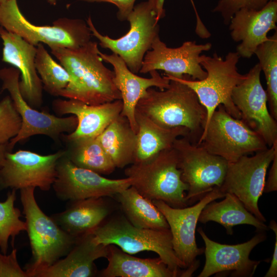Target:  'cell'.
I'll list each match as a JSON object with an SVG mask.
<instances>
[{
    "mask_svg": "<svg viewBox=\"0 0 277 277\" xmlns=\"http://www.w3.org/2000/svg\"><path fill=\"white\" fill-rule=\"evenodd\" d=\"M135 112L164 128L185 127L188 138L197 144L206 121L207 112L194 91L186 85L170 80L169 87L157 90L148 88L138 101Z\"/></svg>",
    "mask_w": 277,
    "mask_h": 277,
    "instance_id": "cell-2",
    "label": "cell"
},
{
    "mask_svg": "<svg viewBox=\"0 0 277 277\" xmlns=\"http://www.w3.org/2000/svg\"><path fill=\"white\" fill-rule=\"evenodd\" d=\"M270 0H220L213 12L219 13L223 18L224 23L228 25L234 14L239 10H260L264 7Z\"/></svg>",
    "mask_w": 277,
    "mask_h": 277,
    "instance_id": "cell-35",
    "label": "cell"
},
{
    "mask_svg": "<svg viewBox=\"0 0 277 277\" xmlns=\"http://www.w3.org/2000/svg\"><path fill=\"white\" fill-rule=\"evenodd\" d=\"M81 1L94 3V2H106L114 4L117 8V18L124 21L126 20L128 15L132 11L134 3L136 0H80Z\"/></svg>",
    "mask_w": 277,
    "mask_h": 277,
    "instance_id": "cell-38",
    "label": "cell"
},
{
    "mask_svg": "<svg viewBox=\"0 0 277 277\" xmlns=\"http://www.w3.org/2000/svg\"><path fill=\"white\" fill-rule=\"evenodd\" d=\"M115 196L126 218L133 226L156 230L169 229L165 216L152 201L141 195L133 187L130 186Z\"/></svg>",
    "mask_w": 277,
    "mask_h": 277,
    "instance_id": "cell-29",
    "label": "cell"
},
{
    "mask_svg": "<svg viewBox=\"0 0 277 277\" xmlns=\"http://www.w3.org/2000/svg\"><path fill=\"white\" fill-rule=\"evenodd\" d=\"M240 56L236 52H229L224 59L215 52L212 56L203 55L201 65L206 71V77L194 80L187 75L176 78L165 75L168 80H174L190 87L196 93L200 102L207 112L204 129L208 125L213 112L220 105L232 117L241 119V113L232 100V93L236 86L246 78L236 67Z\"/></svg>",
    "mask_w": 277,
    "mask_h": 277,
    "instance_id": "cell-5",
    "label": "cell"
},
{
    "mask_svg": "<svg viewBox=\"0 0 277 277\" xmlns=\"http://www.w3.org/2000/svg\"><path fill=\"white\" fill-rule=\"evenodd\" d=\"M7 0H0V4L5 2Z\"/></svg>",
    "mask_w": 277,
    "mask_h": 277,
    "instance_id": "cell-43",
    "label": "cell"
},
{
    "mask_svg": "<svg viewBox=\"0 0 277 277\" xmlns=\"http://www.w3.org/2000/svg\"><path fill=\"white\" fill-rule=\"evenodd\" d=\"M50 50L71 77L60 96L90 105L121 100V93L114 83V71L103 64L96 42L90 41L77 48Z\"/></svg>",
    "mask_w": 277,
    "mask_h": 277,
    "instance_id": "cell-1",
    "label": "cell"
},
{
    "mask_svg": "<svg viewBox=\"0 0 277 277\" xmlns=\"http://www.w3.org/2000/svg\"><path fill=\"white\" fill-rule=\"evenodd\" d=\"M277 1L270 0L260 10L243 8L236 12L229 24L233 41L240 57L250 58L256 48L268 39V32L276 30Z\"/></svg>",
    "mask_w": 277,
    "mask_h": 277,
    "instance_id": "cell-20",
    "label": "cell"
},
{
    "mask_svg": "<svg viewBox=\"0 0 277 277\" xmlns=\"http://www.w3.org/2000/svg\"><path fill=\"white\" fill-rule=\"evenodd\" d=\"M133 187L143 196L160 200L174 208H184L188 185L181 178L174 149L164 150L149 159L133 163L125 170Z\"/></svg>",
    "mask_w": 277,
    "mask_h": 277,
    "instance_id": "cell-4",
    "label": "cell"
},
{
    "mask_svg": "<svg viewBox=\"0 0 277 277\" xmlns=\"http://www.w3.org/2000/svg\"><path fill=\"white\" fill-rule=\"evenodd\" d=\"M224 197L220 202L214 200L207 204L200 213L199 222L203 224L211 221L219 223L230 235L233 233V227L239 225H251L257 231L269 229L264 222L248 211L235 195L227 193Z\"/></svg>",
    "mask_w": 277,
    "mask_h": 277,
    "instance_id": "cell-27",
    "label": "cell"
},
{
    "mask_svg": "<svg viewBox=\"0 0 277 277\" xmlns=\"http://www.w3.org/2000/svg\"><path fill=\"white\" fill-rule=\"evenodd\" d=\"M50 5L55 6L57 4V2L60 0H45Z\"/></svg>",
    "mask_w": 277,
    "mask_h": 277,
    "instance_id": "cell-42",
    "label": "cell"
},
{
    "mask_svg": "<svg viewBox=\"0 0 277 277\" xmlns=\"http://www.w3.org/2000/svg\"><path fill=\"white\" fill-rule=\"evenodd\" d=\"M131 186V180L128 177L120 179L106 178L75 166L65 153L57 161L56 176L52 187L59 199L70 201L114 196Z\"/></svg>",
    "mask_w": 277,
    "mask_h": 277,
    "instance_id": "cell-15",
    "label": "cell"
},
{
    "mask_svg": "<svg viewBox=\"0 0 277 277\" xmlns=\"http://www.w3.org/2000/svg\"><path fill=\"white\" fill-rule=\"evenodd\" d=\"M8 152H10L9 149L8 143L0 144V167L4 162L6 153Z\"/></svg>",
    "mask_w": 277,
    "mask_h": 277,
    "instance_id": "cell-41",
    "label": "cell"
},
{
    "mask_svg": "<svg viewBox=\"0 0 277 277\" xmlns=\"http://www.w3.org/2000/svg\"><path fill=\"white\" fill-rule=\"evenodd\" d=\"M225 195L219 187H215L195 205L184 208H174L160 200L152 201L169 225L173 250L186 269H197L199 261L196 259L204 251V248L197 247L195 236L202 210L210 202L224 197Z\"/></svg>",
    "mask_w": 277,
    "mask_h": 277,
    "instance_id": "cell-14",
    "label": "cell"
},
{
    "mask_svg": "<svg viewBox=\"0 0 277 277\" xmlns=\"http://www.w3.org/2000/svg\"><path fill=\"white\" fill-rule=\"evenodd\" d=\"M108 261L107 267L101 271L102 277H176L177 274L170 269L159 257L142 259L132 256L118 246L108 245Z\"/></svg>",
    "mask_w": 277,
    "mask_h": 277,
    "instance_id": "cell-25",
    "label": "cell"
},
{
    "mask_svg": "<svg viewBox=\"0 0 277 277\" xmlns=\"http://www.w3.org/2000/svg\"><path fill=\"white\" fill-rule=\"evenodd\" d=\"M65 153V150L48 155L25 150L8 152L0 167V190L38 187L49 190L56 176L57 161Z\"/></svg>",
    "mask_w": 277,
    "mask_h": 277,
    "instance_id": "cell-13",
    "label": "cell"
},
{
    "mask_svg": "<svg viewBox=\"0 0 277 277\" xmlns=\"http://www.w3.org/2000/svg\"><path fill=\"white\" fill-rule=\"evenodd\" d=\"M277 152V142L251 156L244 155L229 163L220 190L235 195L246 209L263 222L266 220L260 211L258 202L263 193L268 168Z\"/></svg>",
    "mask_w": 277,
    "mask_h": 277,
    "instance_id": "cell-11",
    "label": "cell"
},
{
    "mask_svg": "<svg viewBox=\"0 0 277 277\" xmlns=\"http://www.w3.org/2000/svg\"><path fill=\"white\" fill-rule=\"evenodd\" d=\"M104 197L70 201L63 212L51 217L65 232L78 238L91 232L106 219L110 208Z\"/></svg>",
    "mask_w": 277,
    "mask_h": 277,
    "instance_id": "cell-24",
    "label": "cell"
},
{
    "mask_svg": "<svg viewBox=\"0 0 277 277\" xmlns=\"http://www.w3.org/2000/svg\"><path fill=\"white\" fill-rule=\"evenodd\" d=\"M135 116L137 130L133 163L145 161L164 150L171 148L179 137H189V131L185 127L164 128L138 112H135Z\"/></svg>",
    "mask_w": 277,
    "mask_h": 277,
    "instance_id": "cell-26",
    "label": "cell"
},
{
    "mask_svg": "<svg viewBox=\"0 0 277 277\" xmlns=\"http://www.w3.org/2000/svg\"><path fill=\"white\" fill-rule=\"evenodd\" d=\"M97 137L116 168H123L133 163L136 134L126 117L120 114Z\"/></svg>",
    "mask_w": 277,
    "mask_h": 277,
    "instance_id": "cell-28",
    "label": "cell"
},
{
    "mask_svg": "<svg viewBox=\"0 0 277 277\" xmlns=\"http://www.w3.org/2000/svg\"><path fill=\"white\" fill-rule=\"evenodd\" d=\"M261 68L256 64L233 89L232 101L241 120L263 137L268 147L277 142V123L267 107V95L261 83Z\"/></svg>",
    "mask_w": 277,
    "mask_h": 277,
    "instance_id": "cell-17",
    "label": "cell"
},
{
    "mask_svg": "<svg viewBox=\"0 0 277 277\" xmlns=\"http://www.w3.org/2000/svg\"><path fill=\"white\" fill-rule=\"evenodd\" d=\"M0 26L15 33L30 44H44L49 48H77L91 41L87 23L80 18H58L51 26L36 25L21 11L17 0L0 4Z\"/></svg>",
    "mask_w": 277,
    "mask_h": 277,
    "instance_id": "cell-6",
    "label": "cell"
},
{
    "mask_svg": "<svg viewBox=\"0 0 277 277\" xmlns=\"http://www.w3.org/2000/svg\"><path fill=\"white\" fill-rule=\"evenodd\" d=\"M197 230L205 245V265L198 277H209L230 271L232 276H253L260 262L250 260L249 255L257 245L267 239L265 231H258L253 238L243 243L227 245L212 241L201 227Z\"/></svg>",
    "mask_w": 277,
    "mask_h": 277,
    "instance_id": "cell-18",
    "label": "cell"
},
{
    "mask_svg": "<svg viewBox=\"0 0 277 277\" xmlns=\"http://www.w3.org/2000/svg\"><path fill=\"white\" fill-rule=\"evenodd\" d=\"M196 145L228 163L268 147L257 131L232 117L222 105L213 112Z\"/></svg>",
    "mask_w": 277,
    "mask_h": 277,
    "instance_id": "cell-8",
    "label": "cell"
},
{
    "mask_svg": "<svg viewBox=\"0 0 277 277\" xmlns=\"http://www.w3.org/2000/svg\"><path fill=\"white\" fill-rule=\"evenodd\" d=\"M91 233L97 243L115 245L130 254L153 251L178 276H183L184 270L181 269L186 267L173 250L170 229L141 228L133 226L126 217L118 216L103 222Z\"/></svg>",
    "mask_w": 277,
    "mask_h": 277,
    "instance_id": "cell-7",
    "label": "cell"
},
{
    "mask_svg": "<svg viewBox=\"0 0 277 277\" xmlns=\"http://www.w3.org/2000/svg\"><path fill=\"white\" fill-rule=\"evenodd\" d=\"M16 191L12 189L8 193L6 200L0 202V249L3 254L7 253L9 238L13 244L16 236L26 230L25 222L20 219L21 212L14 206Z\"/></svg>",
    "mask_w": 277,
    "mask_h": 277,
    "instance_id": "cell-33",
    "label": "cell"
},
{
    "mask_svg": "<svg viewBox=\"0 0 277 277\" xmlns=\"http://www.w3.org/2000/svg\"><path fill=\"white\" fill-rule=\"evenodd\" d=\"M52 109L57 115H75L77 125L74 131L62 135L65 141L80 138L97 137L117 116L123 109L121 100L97 105H88L74 99L54 100Z\"/></svg>",
    "mask_w": 277,
    "mask_h": 277,
    "instance_id": "cell-21",
    "label": "cell"
},
{
    "mask_svg": "<svg viewBox=\"0 0 277 277\" xmlns=\"http://www.w3.org/2000/svg\"><path fill=\"white\" fill-rule=\"evenodd\" d=\"M126 20L130 24L128 32L116 39L99 32L90 16L86 22L92 36L99 41L100 46L121 57L130 70L136 74L140 72L145 55L159 35L160 26L147 1L134 6Z\"/></svg>",
    "mask_w": 277,
    "mask_h": 277,
    "instance_id": "cell-9",
    "label": "cell"
},
{
    "mask_svg": "<svg viewBox=\"0 0 277 277\" xmlns=\"http://www.w3.org/2000/svg\"><path fill=\"white\" fill-rule=\"evenodd\" d=\"M211 47L210 43L197 44L195 41H187L179 47L170 48L159 35L145 55L139 72L145 74L160 70L165 75L176 78L187 75L194 80H202L206 77L207 72L201 65V54Z\"/></svg>",
    "mask_w": 277,
    "mask_h": 277,
    "instance_id": "cell-16",
    "label": "cell"
},
{
    "mask_svg": "<svg viewBox=\"0 0 277 277\" xmlns=\"http://www.w3.org/2000/svg\"><path fill=\"white\" fill-rule=\"evenodd\" d=\"M172 148L181 178L188 185L186 195L188 205L199 201L214 188L221 187L229 163L225 159L191 143L186 137L177 138Z\"/></svg>",
    "mask_w": 277,
    "mask_h": 277,
    "instance_id": "cell-10",
    "label": "cell"
},
{
    "mask_svg": "<svg viewBox=\"0 0 277 277\" xmlns=\"http://www.w3.org/2000/svg\"><path fill=\"white\" fill-rule=\"evenodd\" d=\"M271 164L268 178L265 181L263 193H269L277 190V152Z\"/></svg>",
    "mask_w": 277,
    "mask_h": 277,
    "instance_id": "cell-39",
    "label": "cell"
},
{
    "mask_svg": "<svg viewBox=\"0 0 277 277\" xmlns=\"http://www.w3.org/2000/svg\"><path fill=\"white\" fill-rule=\"evenodd\" d=\"M0 37L3 44L2 61L12 65L20 72L19 87L22 96L32 108L40 107L43 87L35 65L36 46L2 26Z\"/></svg>",
    "mask_w": 277,
    "mask_h": 277,
    "instance_id": "cell-19",
    "label": "cell"
},
{
    "mask_svg": "<svg viewBox=\"0 0 277 277\" xmlns=\"http://www.w3.org/2000/svg\"><path fill=\"white\" fill-rule=\"evenodd\" d=\"M34 187L20 190L21 201L26 219L32 258L24 267L29 277H36L43 270L66 255L79 238L63 230L40 208Z\"/></svg>",
    "mask_w": 277,
    "mask_h": 277,
    "instance_id": "cell-3",
    "label": "cell"
},
{
    "mask_svg": "<svg viewBox=\"0 0 277 277\" xmlns=\"http://www.w3.org/2000/svg\"><path fill=\"white\" fill-rule=\"evenodd\" d=\"M16 251L14 248L8 255L0 253V277H29L18 264Z\"/></svg>",
    "mask_w": 277,
    "mask_h": 277,
    "instance_id": "cell-36",
    "label": "cell"
},
{
    "mask_svg": "<svg viewBox=\"0 0 277 277\" xmlns=\"http://www.w3.org/2000/svg\"><path fill=\"white\" fill-rule=\"evenodd\" d=\"M257 56L267 84L266 90L271 115L277 120V31L256 48Z\"/></svg>",
    "mask_w": 277,
    "mask_h": 277,
    "instance_id": "cell-32",
    "label": "cell"
},
{
    "mask_svg": "<svg viewBox=\"0 0 277 277\" xmlns=\"http://www.w3.org/2000/svg\"><path fill=\"white\" fill-rule=\"evenodd\" d=\"M99 54L103 61L113 67L114 83L121 93L123 102L120 114L128 119L136 134L137 127L135 112L138 101L149 88L156 87L162 90L167 88L170 80L165 76H162L157 70L150 71L149 78L139 76L131 71L123 59L117 54L113 53L107 54L100 51Z\"/></svg>",
    "mask_w": 277,
    "mask_h": 277,
    "instance_id": "cell-22",
    "label": "cell"
},
{
    "mask_svg": "<svg viewBox=\"0 0 277 277\" xmlns=\"http://www.w3.org/2000/svg\"><path fill=\"white\" fill-rule=\"evenodd\" d=\"M20 72L14 67L0 69L2 91L6 90L21 117L22 123L17 135L8 143L10 152L18 142L36 135H44L54 141L65 133L74 131L77 125L76 117L72 115L61 117L31 107L22 96L19 87Z\"/></svg>",
    "mask_w": 277,
    "mask_h": 277,
    "instance_id": "cell-12",
    "label": "cell"
},
{
    "mask_svg": "<svg viewBox=\"0 0 277 277\" xmlns=\"http://www.w3.org/2000/svg\"><path fill=\"white\" fill-rule=\"evenodd\" d=\"M108 245L97 243L88 233L80 237L65 256L39 272L36 277H90L95 274V260L107 258Z\"/></svg>",
    "mask_w": 277,
    "mask_h": 277,
    "instance_id": "cell-23",
    "label": "cell"
},
{
    "mask_svg": "<svg viewBox=\"0 0 277 277\" xmlns=\"http://www.w3.org/2000/svg\"><path fill=\"white\" fill-rule=\"evenodd\" d=\"M35 65L43 89L50 94L59 96L71 81L67 70L57 63L43 46H36Z\"/></svg>",
    "mask_w": 277,
    "mask_h": 277,
    "instance_id": "cell-31",
    "label": "cell"
},
{
    "mask_svg": "<svg viewBox=\"0 0 277 277\" xmlns=\"http://www.w3.org/2000/svg\"><path fill=\"white\" fill-rule=\"evenodd\" d=\"M97 137L66 141L65 155L78 167L101 175H108L112 173L116 167Z\"/></svg>",
    "mask_w": 277,
    "mask_h": 277,
    "instance_id": "cell-30",
    "label": "cell"
},
{
    "mask_svg": "<svg viewBox=\"0 0 277 277\" xmlns=\"http://www.w3.org/2000/svg\"><path fill=\"white\" fill-rule=\"evenodd\" d=\"M22 121L11 97L0 101V144H7L16 136L22 127Z\"/></svg>",
    "mask_w": 277,
    "mask_h": 277,
    "instance_id": "cell-34",
    "label": "cell"
},
{
    "mask_svg": "<svg viewBox=\"0 0 277 277\" xmlns=\"http://www.w3.org/2000/svg\"><path fill=\"white\" fill-rule=\"evenodd\" d=\"M269 229L273 230L275 234L274 250L270 267L264 275L265 277L277 276V224L275 221L271 220L268 226Z\"/></svg>",
    "mask_w": 277,
    "mask_h": 277,
    "instance_id": "cell-40",
    "label": "cell"
},
{
    "mask_svg": "<svg viewBox=\"0 0 277 277\" xmlns=\"http://www.w3.org/2000/svg\"><path fill=\"white\" fill-rule=\"evenodd\" d=\"M190 1L196 16L195 33L200 37L203 39L208 38L210 36L211 33L202 21L193 0ZM147 2L151 9L155 14L157 21L159 22L161 19L164 18L165 16V10L164 8L165 0H148Z\"/></svg>",
    "mask_w": 277,
    "mask_h": 277,
    "instance_id": "cell-37",
    "label": "cell"
}]
</instances>
